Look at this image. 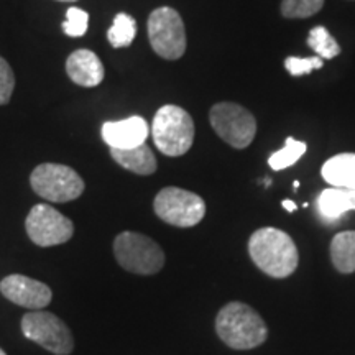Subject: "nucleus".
Masks as SVG:
<instances>
[{
	"label": "nucleus",
	"instance_id": "22",
	"mask_svg": "<svg viewBox=\"0 0 355 355\" xmlns=\"http://www.w3.org/2000/svg\"><path fill=\"white\" fill-rule=\"evenodd\" d=\"M87 24H89V15L87 12H84L83 8L78 7H69L66 12V21L63 24V32L68 37L79 38L87 32Z\"/></svg>",
	"mask_w": 355,
	"mask_h": 355
},
{
	"label": "nucleus",
	"instance_id": "28",
	"mask_svg": "<svg viewBox=\"0 0 355 355\" xmlns=\"http://www.w3.org/2000/svg\"><path fill=\"white\" fill-rule=\"evenodd\" d=\"M0 355H7V354H6V352H3V350H2V349H0Z\"/></svg>",
	"mask_w": 355,
	"mask_h": 355
},
{
	"label": "nucleus",
	"instance_id": "20",
	"mask_svg": "<svg viewBox=\"0 0 355 355\" xmlns=\"http://www.w3.org/2000/svg\"><path fill=\"white\" fill-rule=\"evenodd\" d=\"M308 46L322 60H332L340 53L339 43L324 26H314L308 35Z\"/></svg>",
	"mask_w": 355,
	"mask_h": 355
},
{
	"label": "nucleus",
	"instance_id": "25",
	"mask_svg": "<svg viewBox=\"0 0 355 355\" xmlns=\"http://www.w3.org/2000/svg\"><path fill=\"white\" fill-rule=\"evenodd\" d=\"M282 206L285 207L288 212H295L296 211V204L293 202V201H290V199H285V201L282 202Z\"/></svg>",
	"mask_w": 355,
	"mask_h": 355
},
{
	"label": "nucleus",
	"instance_id": "23",
	"mask_svg": "<svg viewBox=\"0 0 355 355\" xmlns=\"http://www.w3.org/2000/svg\"><path fill=\"white\" fill-rule=\"evenodd\" d=\"M324 66L322 58L313 56V58H296L290 56L285 60V68L291 76H304L309 74L311 71L321 69Z\"/></svg>",
	"mask_w": 355,
	"mask_h": 355
},
{
	"label": "nucleus",
	"instance_id": "4",
	"mask_svg": "<svg viewBox=\"0 0 355 355\" xmlns=\"http://www.w3.org/2000/svg\"><path fill=\"white\" fill-rule=\"evenodd\" d=\"M117 263L135 275H155L165 265V254L153 239L139 232H122L114 241Z\"/></svg>",
	"mask_w": 355,
	"mask_h": 355
},
{
	"label": "nucleus",
	"instance_id": "7",
	"mask_svg": "<svg viewBox=\"0 0 355 355\" xmlns=\"http://www.w3.org/2000/svg\"><path fill=\"white\" fill-rule=\"evenodd\" d=\"M148 40L158 56L180 60L186 51V30L180 13L171 7H159L150 13Z\"/></svg>",
	"mask_w": 355,
	"mask_h": 355
},
{
	"label": "nucleus",
	"instance_id": "6",
	"mask_svg": "<svg viewBox=\"0 0 355 355\" xmlns=\"http://www.w3.org/2000/svg\"><path fill=\"white\" fill-rule=\"evenodd\" d=\"M153 209L166 224L175 227H194L206 216V202L196 193L168 186L157 194Z\"/></svg>",
	"mask_w": 355,
	"mask_h": 355
},
{
	"label": "nucleus",
	"instance_id": "1",
	"mask_svg": "<svg viewBox=\"0 0 355 355\" xmlns=\"http://www.w3.org/2000/svg\"><path fill=\"white\" fill-rule=\"evenodd\" d=\"M248 254L261 272L286 278L296 272L300 254L293 239L277 227H261L248 239Z\"/></svg>",
	"mask_w": 355,
	"mask_h": 355
},
{
	"label": "nucleus",
	"instance_id": "19",
	"mask_svg": "<svg viewBox=\"0 0 355 355\" xmlns=\"http://www.w3.org/2000/svg\"><path fill=\"white\" fill-rule=\"evenodd\" d=\"M306 153V144L304 141L295 140L293 137H288L285 141V146L278 152H275L272 157L268 158V165L275 171H282L285 168H290L295 165L298 159Z\"/></svg>",
	"mask_w": 355,
	"mask_h": 355
},
{
	"label": "nucleus",
	"instance_id": "13",
	"mask_svg": "<svg viewBox=\"0 0 355 355\" xmlns=\"http://www.w3.org/2000/svg\"><path fill=\"white\" fill-rule=\"evenodd\" d=\"M66 73L71 81L83 87H96L104 81V64L91 50L73 51L66 61Z\"/></svg>",
	"mask_w": 355,
	"mask_h": 355
},
{
	"label": "nucleus",
	"instance_id": "10",
	"mask_svg": "<svg viewBox=\"0 0 355 355\" xmlns=\"http://www.w3.org/2000/svg\"><path fill=\"white\" fill-rule=\"evenodd\" d=\"M30 241L38 247H55L73 237V220L51 207L50 204H37L25 220Z\"/></svg>",
	"mask_w": 355,
	"mask_h": 355
},
{
	"label": "nucleus",
	"instance_id": "24",
	"mask_svg": "<svg viewBox=\"0 0 355 355\" xmlns=\"http://www.w3.org/2000/svg\"><path fill=\"white\" fill-rule=\"evenodd\" d=\"M13 87H15V76L10 64L0 56V105H6L10 101Z\"/></svg>",
	"mask_w": 355,
	"mask_h": 355
},
{
	"label": "nucleus",
	"instance_id": "16",
	"mask_svg": "<svg viewBox=\"0 0 355 355\" xmlns=\"http://www.w3.org/2000/svg\"><path fill=\"white\" fill-rule=\"evenodd\" d=\"M321 175L332 188L355 189V153H340L324 163Z\"/></svg>",
	"mask_w": 355,
	"mask_h": 355
},
{
	"label": "nucleus",
	"instance_id": "11",
	"mask_svg": "<svg viewBox=\"0 0 355 355\" xmlns=\"http://www.w3.org/2000/svg\"><path fill=\"white\" fill-rule=\"evenodd\" d=\"M0 293L10 303L21 308L40 311L53 300L51 288L25 275H8L0 282Z\"/></svg>",
	"mask_w": 355,
	"mask_h": 355
},
{
	"label": "nucleus",
	"instance_id": "14",
	"mask_svg": "<svg viewBox=\"0 0 355 355\" xmlns=\"http://www.w3.org/2000/svg\"><path fill=\"white\" fill-rule=\"evenodd\" d=\"M110 157L114 158L115 163H119L128 171L135 173V175L150 176L158 168L157 158H155L152 148L146 144L128 150L110 148Z\"/></svg>",
	"mask_w": 355,
	"mask_h": 355
},
{
	"label": "nucleus",
	"instance_id": "21",
	"mask_svg": "<svg viewBox=\"0 0 355 355\" xmlns=\"http://www.w3.org/2000/svg\"><path fill=\"white\" fill-rule=\"evenodd\" d=\"M324 6V0H283L282 13L286 19H308L318 13Z\"/></svg>",
	"mask_w": 355,
	"mask_h": 355
},
{
	"label": "nucleus",
	"instance_id": "5",
	"mask_svg": "<svg viewBox=\"0 0 355 355\" xmlns=\"http://www.w3.org/2000/svg\"><path fill=\"white\" fill-rule=\"evenodd\" d=\"M30 184L40 198L50 202H69L84 193L83 178L73 168L56 163H43L35 168Z\"/></svg>",
	"mask_w": 355,
	"mask_h": 355
},
{
	"label": "nucleus",
	"instance_id": "15",
	"mask_svg": "<svg viewBox=\"0 0 355 355\" xmlns=\"http://www.w3.org/2000/svg\"><path fill=\"white\" fill-rule=\"evenodd\" d=\"M318 211L326 220H337L345 212L355 211V189H324L318 198Z\"/></svg>",
	"mask_w": 355,
	"mask_h": 355
},
{
	"label": "nucleus",
	"instance_id": "3",
	"mask_svg": "<svg viewBox=\"0 0 355 355\" xmlns=\"http://www.w3.org/2000/svg\"><path fill=\"white\" fill-rule=\"evenodd\" d=\"M152 135L157 148L166 157H181L193 146L194 122L183 107L168 104L153 117Z\"/></svg>",
	"mask_w": 355,
	"mask_h": 355
},
{
	"label": "nucleus",
	"instance_id": "27",
	"mask_svg": "<svg viewBox=\"0 0 355 355\" xmlns=\"http://www.w3.org/2000/svg\"><path fill=\"white\" fill-rule=\"evenodd\" d=\"M60 2H74V0H60Z\"/></svg>",
	"mask_w": 355,
	"mask_h": 355
},
{
	"label": "nucleus",
	"instance_id": "26",
	"mask_svg": "<svg viewBox=\"0 0 355 355\" xmlns=\"http://www.w3.org/2000/svg\"><path fill=\"white\" fill-rule=\"evenodd\" d=\"M293 186H295V189H298L300 188V181H295V184H293Z\"/></svg>",
	"mask_w": 355,
	"mask_h": 355
},
{
	"label": "nucleus",
	"instance_id": "9",
	"mask_svg": "<svg viewBox=\"0 0 355 355\" xmlns=\"http://www.w3.org/2000/svg\"><path fill=\"white\" fill-rule=\"evenodd\" d=\"M209 121L217 135L237 150L247 148L255 139V117L245 107L234 102H219L212 105Z\"/></svg>",
	"mask_w": 355,
	"mask_h": 355
},
{
	"label": "nucleus",
	"instance_id": "8",
	"mask_svg": "<svg viewBox=\"0 0 355 355\" xmlns=\"http://www.w3.org/2000/svg\"><path fill=\"white\" fill-rule=\"evenodd\" d=\"M21 332L26 339L55 355H69L74 349V339L69 327L53 313H26L21 318Z\"/></svg>",
	"mask_w": 355,
	"mask_h": 355
},
{
	"label": "nucleus",
	"instance_id": "17",
	"mask_svg": "<svg viewBox=\"0 0 355 355\" xmlns=\"http://www.w3.org/2000/svg\"><path fill=\"white\" fill-rule=\"evenodd\" d=\"M331 259L337 272L344 275L355 272V230L334 235L331 242Z\"/></svg>",
	"mask_w": 355,
	"mask_h": 355
},
{
	"label": "nucleus",
	"instance_id": "12",
	"mask_svg": "<svg viewBox=\"0 0 355 355\" xmlns=\"http://www.w3.org/2000/svg\"><path fill=\"white\" fill-rule=\"evenodd\" d=\"M148 133V123L139 115H133L125 121L105 122L102 125V139L115 150H128L144 145Z\"/></svg>",
	"mask_w": 355,
	"mask_h": 355
},
{
	"label": "nucleus",
	"instance_id": "2",
	"mask_svg": "<svg viewBox=\"0 0 355 355\" xmlns=\"http://www.w3.org/2000/svg\"><path fill=\"white\" fill-rule=\"evenodd\" d=\"M216 332L222 343L235 350L255 349L268 337L263 318L241 301H232L217 313Z\"/></svg>",
	"mask_w": 355,
	"mask_h": 355
},
{
	"label": "nucleus",
	"instance_id": "18",
	"mask_svg": "<svg viewBox=\"0 0 355 355\" xmlns=\"http://www.w3.org/2000/svg\"><path fill=\"white\" fill-rule=\"evenodd\" d=\"M137 35V21L127 13L115 15L114 24L107 32V40L114 48L130 46Z\"/></svg>",
	"mask_w": 355,
	"mask_h": 355
}]
</instances>
